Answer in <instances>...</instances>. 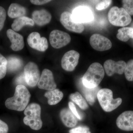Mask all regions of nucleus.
Instances as JSON below:
<instances>
[{"label": "nucleus", "mask_w": 133, "mask_h": 133, "mask_svg": "<svg viewBox=\"0 0 133 133\" xmlns=\"http://www.w3.org/2000/svg\"><path fill=\"white\" fill-rule=\"evenodd\" d=\"M31 94L26 87L18 85L16 88L14 96L8 98L5 101V106L10 110L22 111L26 109Z\"/></svg>", "instance_id": "nucleus-1"}, {"label": "nucleus", "mask_w": 133, "mask_h": 133, "mask_svg": "<svg viewBox=\"0 0 133 133\" xmlns=\"http://www.w3.org/2000/svg\"><path fill=\"white\" fill-rule=\"evenodd\" d=\"M104 76V70L102 65L99 63H93L90 65L82 78L83 85L88 88H96Z\"/></svg>", "instance_id": "nucleus-2"}, {"label": "nucleus", "mask_w": 133, "mask_h": 133, "mask_svg": "<svg viewBox=\"0 0 133 133\" xmlns=\"http://www.w3.org/2000/svg\"><path fill=\"white\" fill-rule=\"evenodd\" d=\"M41 108L37 103H31L26 107L24 111L25 117L23 122L26 125L34 130H39L43 125L41 118Z\"/></svg>", "instance_id": "nucleus-3"}, {"label": "nucleus", "mask_w": 133, "mask_h": 133, "mask_svg": "<svg viewBox=\"0 0 133 133\" xmlns=\"http://www.w3.org/2000/svg\"><path fill=\"white\" fill-rule=\"evenodd\" d=\"M97 98L102 109L107 112L114 111L119 106L122 102L121 98L114 99L112 91L108 88L100 90L98 92Z\"/></svg>", "instance_id": "nucleus-4"}, {"label": "nucleus", "mask_w": 133, "mask_h": 133, "mask_svg": "<svg viewBox=\"0 0 133 133\" xmlns=\"http://www.w3.org/2000/svg\"><path fill=\"white\" fill-rule=\"evenodd\" d=\"M109 22L112 25L124 27L127 26L132 21L131 16L123 8L113 7L111 9L108 14Z\"/></svg>", "instance_id": "nucleus-5"}, {"label": "nucleus", "mask_w": 133, "mask_h": 133, "mask_svg": "<svg viewBox=\"0 0 133 133\" xmlns=\"http://www.w3.org/2000/svg\"><path fill=\"white\" fill-rule=\"evenodd\" d=\"M24 74L26 84L30 87H34L38 84L41 73L37 65L29 62L25 65Z\"/></svg>", "instance_id": "nucleus-6"}, {"label": "nucleus", "mask_w": 133, "mask_h": 133, "mask_svg": "<svg viewBox=\"0 0 133 133\" xmlns=\"http://www.w3.org/2000/svg\"><path fill=\"white\" fill-rule=\"evenodd\" d=\"M94 16L91 10L85 6L75 8L71 14V18L77 23H87L92 21Z\"/></svg>", "instance_id": "nucleus-7"}, {"label": "nucleus", "mask_w": 133, "mask_h": 133, "mask_svg": "<svg viewBox=\"0 0 133 133\" xmlns=\"http://www.w3.org/2000/svg\"><path fill=\"white\" fill-rule=\"evenodd\" d=\"M49 40L53 48L58 49L67 45L70 42L71 38L66 32L55 30L50 33Z\"/></svg>", "instance_id": "nucleus-8"}, {"label": "nucleus", "mask_w": 133, "mask_h": 133, "mask_svg": "<svg viewBox=\"0 0 133 133\" xmlns=\"http://www.w3.org/2000/svg\"><path fill=\"white\" fill-rule=\"evenodd\" d=\"M79 54L74 50L66 52L62 57L61 65L65 70L72 71L78 63Z\"/></svg>", "instance_id": "nucleus-9"}, {"label": "nucleus", "mask_w": 133, "mask_h": 133, "mask_svg": "<svg viewBox=\"0 0 133 133\" xmlns=\"http://www.w3.org/2000/svg\"><path fill=\"white\" fill-rule=\"evenodd\" d=\"M29 45L34 49L40 51H44L49 47L48 40L45 37H41L38 32H33L27 38Z\"/></svg>", "instance_id": "nucleus-10"}, {"label": "nucleus", "mask_w": 133, "mask_h": 133, "mask_svg": "<svg viewBox=\"0 0 133 133\" xmlns=\"http://www.w3.org/2000/svg\"><path fill=\"white\" fill-rule=\"evenodd\" d=\"M37 85L40 89L48 91L56 89L57 85L52 72L48 69L43 70Z\"/></svg>", "instance_id": "nucleus-11"}, {"label": "nucleus", "mask_w": 133, "mask_h": 133, "mask_svg": "<svg viewBox=\"0 0 133 133\" xmlns=\"http://www.w3.org/2000/svg\"><path fill=\"white\" fill-rule=\"evenodd\" d=\"M90 44L94 49L98 51H104L111 48L112 44L108 38L98 34L93 35L90 38Z\"/></svg>", "instance_id": "nucleus-12"}, {"label": "nucleus", "mask_w": 133, "mask_h": 133, "mask_svg": "<svg viewBox=\"0 0 133 133\" xmlns=\"http://www.w3.org/2000/svg\"><path fill=\"white\" fill-rule=\"evenodd\" d=\"M60 21L63 26L69 31L80 33L84 30L83 24L77 23L72 20L71 14L70 12H63L60 17Z\"/></svg>", "instance_id": "nucleus-13"}, {"label": "nucleus", "mask_w": 133, "mask_h": 133, "mask_svg": "<svg viewBox=\"0 0 133 133\" xmlns=\"http://www.w3.org/2000/svg\"><path fill=\"white\" fill-rule=\"evenodd\" d=\"M127 63L124 61L115 62L108 59L104 63V69L108 76H112L115 73L122 74L124 73Z\"/></svg>", "instance_id": "nucleus-14"}, {"label": "nucleus", "mask_w": 133, "mask_h": 133, "mask_svg": "<svg viewBox=\"0 0 133 133\" xmlns=\"http://www.w3.org/2000/svg\"><path fill=\"white\" fill-rule=\"evenodd\" d=\"M117 127L125 131H133V111H126L122 113L116 121Z\"/></svg>", "instance_id": "nucleus-15"}, {"label": "nucleus", "mask_w": 133, "mask_h": 133, "mask_svg": "<svg viewBox=\"0 0 133 133\" xmlns=\"http://www.w3.org/2000/svg\"><path fill=\"white\" fill-rule=\"evenodd\" d=\"M6 34L12 43L11 48L12 50L14 51H19L24 48V38L22 36L11 29L8 30Z\"/></svg>", "instance_id": "nucleus-16"}, {"label": "nucleus", "mask_w": 133, "mask_h": 133, "mask_svg": "<svg viewBox=\"0 0 133 133\" xmlns=\"http://www.w3.org/2000/svg\"><path fill=\"white\" fill-rule=\"evenodd\" d=\"M32 20L38 26H43L49 23L52 16L49 12L45 9L36 10L32 14Z\"/></svg>", "instance_id": "nucleus-17"}, {"label": "nucleus", "mask_w": 133, "mask_h": 133, "mask_svg": "<svg viewBox=\"0 0 133 133\" xmlns=\"http://www.w3.org/2000/svg\"><path fill=\"white\" fill-rule=\"evenodd\" d=\"M60 116L62 122L67 127H74L77 124V117L70 109L68 108L62 109L60 112Z\"/></svg>", "instance_id": "nucleus-18"}, {"label": "nucleus", "mask_w": 133, "mask_h": 133, "mask_svg": "<svg viewBox=\"0 0 133 133\" xmlns=\"http://www.w3.org/2000/svg\"><path fill=\"white\" fill-rule=\"evenodd\" d=\"M44 96L48 99V104L53 105L57 104L62 100L63 97V94L59 89H55L46 92Z\"/></svg>", "instance_id": "nucleus-19"}, {"label": "nucleus", "mask_w": 133, "mask_h": 133, "mask_svg": "<svg viewBox=\"0 0 133 133\" xmlns=\"http://www.w3.org/2000/svg\"><path fill=\"white\" fill-rule=\"evenodd\" d=\"M35 23L31 18L26 16H22L15 19L12 24V28L15 31H19L24 26H33Z\"/></svg>", "instance_id": "nucleus-20"}, {"label": "nucleus", "mask_w": 133, "mask_h": 133, "mask_svg": "<svg viewBox=\"0 0 133 133\" xmlns=\"http://www.w3.org/2000/svg\"><path fill=\"white\" fill-rule=\"evenodd\" d=\"M26 14V8L17 3H12L9 8L8 14L10 18H15L24 16Z\"/></svg>", "instance_id": "nucleus-21"}, {"label": "nucleus", "mask_w": 133, "mask_h": 133, "mask_svg": "<svg viewBox=\"0 0 133 133\" xmlns=\"http://www.w3.org/2000/svg\"><path fill=\"white\" fill-rule=\"evenodd\" d=\"M99 88L97 87L94 88H88L83 85L82 91L87 101L91 105H93L95 102Z\"/></svg>", "instance_id": "nucleus-22"}, {"label": "nucleus", "mask_w": 133, "mask_h": 133, "mask_svg": "<svg viewBox=\"0 0 133 133\" xmlns=\"http://www.w3.org/2000/svg\"><path fill=\"white\" fill-rule=\"evenodd\" d=\"M7 61V70L9 72L17 71L22 66V61L19 58L10 57L8 58Z\"/></svg>", "instance_id": "nucleus-23"}, {"label": "nucleus", "mask_w": 133, "mask_h": 133, "mask_svg": "<svg viewBox=\"0 0 133 133\" xmlns=\"http://www.w3.org/2000/svg\"><path fill=\"white\" fill-rule=\"evenodd\" d=\"M116 37L120 41L127 42L130 38H133V28L129 27H125L119 29Z\"/></svg>", "instance_id": "nucleus-24"}, {"label": "nucleus", "mask_w": 133, "mask_h": 133, "mask_svg": "<svg viewBox=\"0 0 133 133\" xmlns=\"http://www.w3.org/2000/svg\"><path fill=\"white\" fill-rule=\"evenodd\" d=\"M70 98L81 109L86 110L88 108V105L85 100L78 92L72 94L70 95Z\"/></svg>", "instance_id": "nucleus-25"}, {"label": "nucleus", "mask_w": 133, "mask_h": 133, "mask_svg": "<svg viewBox=\"0 0 133 133\" xmlns=\"http://www.w3.org/2000/svg\"><path fill=\"white\" fill-rule=\"evenodd\" d=\"M125 76L128 81H133V59L129 60L127 64L125 71Z\"/></svg>", "instance_id": "nucleus-26"}, {"label": "nucleus", "mask_w": 133, "mask_h": 133, "mask_svg": "<svg viewBox=\"0 0 133 133\" xmlns=\"http://www.w3.org/2000/svg\"><path fill=\"white\" fill-rule=\"evenodd\" d=\"M7 59L0 53V79L3 78L7 71Z\"/></svg>", "instance_id": "nucleus-27"}, {"label": "nucleus", "mask_w": 133, "mask_h": 133, "mask_svg": "<svg viewBox=\"0 0 133 133\" xmlns=\"http://www.w3.org/2000/svg\"><path fill=\"white\" fill-rule=\"evenodd\" d=\"M123 8L131 15H133V0H124L122 1Z\"/></svg>", "instance_id": "nucleus-28"}, {"label": "nucleus", "mask_w": 133, "mask_h": 133, "mask_svg": "<svg viewBox=\"0 0 133 133\" xmlns=\"http://www.w3.org/2000/svg\"><path fill=\"white\" fill-rule=\"evenodd\" d=\"M6 17V10L2 7L0 6V31L3 28Z\"/></svg>", "instance_id": "nucleus-29"}, {"label": "nucleus", "mask_w": 133, "mask_h": 133, "mask_svg": "<svg viewBox=\"0 0 133 133\" xmlns=\"http://www.w3.org/2000/svg\"><path fill=\"white\" fill-rule=\"evenodd\" d=\"M112 1H103L100 2L96 6V9L98 10H101L105 9L111 4Z\"/></svg>", "instance_id": "nucleus-30"}, {"label": "nucleus", "mask_w": 133, "mask_h": 133, "mask_svg": "<svg viewBox=\"0 0 133 133\" xmlns=\"http://www.w3.org/2000/svg\"><path fill=\"white\" fill-rule=\"evenodd\" d=\"M70 133H91L88 128L85 127H78L71 129Z\"/></svg>", "instance_id": "nucleus-31"}, {"label": "nucleus", "mask_w": 133, "mask_h": 133, "mask_svg": "<svg viewBox=\"0 0 133 133\" xmlns=\"http://www.w3.org/2000/svg\"><path fill=\"white\" fill-rule=\"evenodd\" d=\"M69 106L70 110L71 111L72 113L77 117V118L79 120L82 119L83 117L81 116V115L79 114V113L74 104L72 102H70L69 103Z\"/></svg>", "instance_id": "nucleus-32"}, {"label": "nucleus", "mask_w": 133, "mask_h": 133, "mask_svg": "<svg viewBox=\"0 0 133 133\" xmlns=\"http://www.w3.org/2000/svg\"><path fill=\"white\" fill-rule=\"evenodd\" d=\"M9 127L7 124L0 119V133H8Z\"/></svg>", "instance_id": "nucleus-33"}, {"label": "nucleus", "mask_w": 133, "mask_h": 133, "mask_svg": "<svg viewBox=\"0 0 133 133\" xmlns=\"http://www.w3.org/2000/svg\"><path fill=\"white\" fill-rule=\"evenodd\" d=\"M16 82L17 84H18V85H24L23 84H26L24 73L22 74L17 78L16 79Z\"/></svg>", "instance_id": "nucleus-34"}, {"label": "nucleus", "mask_w": 133, "mask_h": 133, "mask_svg": "<svg viewBox=\"0 0 133 133\" xmlns=\"http://www.w3.org/2000/svg\"><path fill=\"white\" fill-rule=\"evenodd\" d=\"M30 2L35 5H42L51 1L50 0H31Z\"/></svg>", "instance_id": "nucleus-35"}]
</instances>
